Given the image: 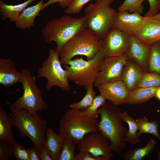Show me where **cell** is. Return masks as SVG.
<instances>
[{"mask_svg":"<svg viewBox=\"0 0 160 160\" xmlns=\"http://www.w3.org/2000/svg\"><path fill=\"white\" fill-rule=\"evenodd\" d=\"M98 112L100 117L98 123L100 132L109 141L113 151L121 153L126 148L124 140L128 130L120 117L121 112L109 102L101 106Z\"/></svg>","mask_w":160,"mask_h":160,"instance_id":"obj_1","label":"cell"},{"mask_svg":"<svg viewBox=\"0 0 160 160\" xmlns=\"http://www.w3.org/2000/svg\"><path fill=\"white\" fill-rule=\"evenodd\" d=\"M8 105L11 113L12 126L17 128L22 136L29 138L33 146L39 150L45 141L47 128V121L42 119L41 115L38 113L32 114L24 108Z\"/></svg>","mask_w":160,"mask_h":160,"instance_id":"obj_2","label":"cell"},{"mask_svg":"<svg viewBox=\"0 0 160 160\" xmlns=\"http://www.w3.org/2000/svg\"><path fill=\"white\" fill-rule=\"evenodd\" d=\"M86 28L84 16L75 18L64 15L49 21L41 31L44 41L55 42L56 49L59 52L68 41Z\"/></svg>","mask_w":160,"mask_h":160,"instance_id":"obj_3","label":"cell"},{"mask_svg":"<svg viewBox=\"0 0 160 160\" xmlns=\"http://www.w3.org/2000/svg\"><path fill=\"white\" fill-rule=\"evenodd\" d=\"M102 48L101 39L86 28L68 41L59 52L62 64L78 55L85 56L87 60L93 58Z\"/></svg>","mask_w":160,"mask_h":160,"instance_id":"obj_4","label":"cell"},{"mask_svg":"<svg viewBox=\"0 0 160 160\" xmlns=\"http://www.w3.org/2000/svg\"><path fill=\"white\" fill-rule=\"evenodd\" d=\"M98 122L97 119L84 115L80 110L70 108L65 112L59 121L58 130L78 144L87 134L100 132Z\"/></svg>","mask_w":160,"mask_h":160,"instance_id":"obj_5","label":"cell"},{"mask_svg":"<svg viewBox=\"0 0 160 160\" xmlns=\"http://www.w3.org/2000/svg\"><path fill=\"white\" fill-rule=\"evenodd\" d=\"M114 0H97L84 10L86 28L102 39L112 27L117 12L110 5Z\"/></svg>","mask_w":160,"mask_h":160,"instance_id":"obj_6","label":"cell"},{"mask_svg":"<svg viewBox=\"0 0 160 160\" xmlns=\"http://www.w3.org/2000/svg\"><path fill=\"white\" fill-rule=\"evenodd\" d=\"M105 57L102 48L92 59L85 60L82 57L71 60L63 65L68 73L69 80L78 85L87 87L94 84L101 64Z\"/></svg>","mask_w":160,"mask_h":160,"instance_id":"obj_7","label":"cell"},{"mask_svg":"<svg viewBox=\"0 0 160 160\" xmlns=\"http://www.w3.org/2000/svg\"><path fill=\"white\" fill-rule=\"evenodd\" d=\"M21 73L22 95L14 103L7 101V104L24 108L33 114L38 113L40 111L47 109L48 106L42 98V92L37 85L36 77L31 75L28 68H23Z\"/></svg>","mask_w":160,"mask_h":160,"instance_id":"obj_8","label":"cell"},{"mask_svg":"<svg viewBox=\"0 0 160 160\" xmlns=\"http://www.w3.org/2000/svg\"><path fill=\"white\" fill-rule=\"evenodd\" d=\"M59 52L56 49L50 48L48 57L43 61L42 67L37 71L38 78H44L47 80V90H50L54 86L65 91L71 90L68 73L63 68Z\"/></svg>","mask_w":160,"mask_h":160,"instance_id":"obj_9","label":"cell"},{"mask_svg":"<svg viewBox=\"0 0 160 160\" xmlns=\"http://www.w3.org/2000/svg\"><path fill=\"white\" fill-rule=\"evenodd\" d=\"M128 59L125 53L117 56L105 57L100 66L94 84L95 87L121 80L123 68Z\"/></svg>","mask_w":160,"mask_h":160,"instance_id":"obj_10","label":"cell"},{"mask_svg":"<svg viewBox=\"0 0 160 160\" xmlns=\"http://www.w3.org/2000/svg\"><path fill=\"white\" fill-rule=\"evenodd\" d=\"M109 141L100 132L86 135L79 142V151L90 153L101 160H110L113 154Z\"/></svg>","mask_w":160,"mask_h":160,"instance_id":"obj_11","label":"cell"},{"mask_svg":"<svg viewBox=\"0 0 160 160\" xmlns=\"http://www.w3.org/2000/svg\"><path fill=\"white\" fill-rule=\"evenodd\" d=\"M130 36L112 27L101 39L105 57L121 55L128 49Z\"/></svg>","mask_w":160,"mask_h":160,"instance_id":"obj_12","label":"cell"},{"mask_svg":"<svg viewBox=\"0 0 160 160\" xmlns=\"http://www.w3.org/2000/svg\"><path fill=\"white\" fill-rule=\"evenodd\" d=\"M97 87L99 94L114 105L127 103L129 91L122 80L103 84Z\"/></svg>","mask_w":160,"mask_h":160,"instance_id":"obj_13","label":"cell"},{"mask_svg":"<svg viewBox=\"0 0 160 160\" xmlns=\"http://www.w3.org/2000/svg\"><path fill=\"white\" fill-rule=\"evenodd\" d=\"M134 35L140 41L146 45H151L160 41V21L153 17L144 16Z\"/></svg>","mask_w":160,"mask_h":160,"instance_id":"obj_14","label":"cell"},{"mask_svg":"<svg viewBox=\"0 0 160 160\" xmlns=\"http://www.w3.org/2000/svg\"><path fill=\"white\" fill-rule=\"evenodd\" d=\"M143 17L137 12L129 13L127 11H119L112 27L129 35H135Z\"/></svg>","mask_w":160,"mask_h":160,"instance_id":"obj_15","label":"cell"},{"mask_svg":"<svg viewBox=\"0 0 160 160\" xmlns=\"http://www.w3.org/2000/svg\"><path fill=\"white\" fill-rule=\"evenodd\" d=\"M151 45L144 44L134 35L130 36V44L125 53L129 59L132 60L141 68L144 72L148 70V59Z\"/></svg>","mask_w":160,"mask_h":160,"instance_id":"obj_16","label":"cell"},{"mask_svg":"<svg viewBox=\"0 0 160 160\" xmlns=\"http://www.w3.org/2000/svg\"><path fill=\"white\" fill-rule=\"evenodd\" d=\"M21 73L11 58H0V84L7 88L21 83Z\"/></svg>","mask_w":160,"mask_h":160,"instance_id":"obj_17","label":"cell"},{"mask_svg":"<svg viewBox=\"0 0 160 160\" xmlns=\"http://www.w3.org/2000/svg\"><path fill=\"white\" fill-rule=\"evenodd\" d=\"M144 73L135 61L128 60L123 68L121 80L129 92L137 88Z\"/></svg>","mask_w":160,"mask_h":160,"instance_id":"obj_18","label":"cell"},{"mask_svg":"<svg viewBox=\"0 0 160 160\" xmlns=\"http://www.w3.org/2000/svg\"><path fill=\"white\" fill-rule=\"evenodd\" d=\"M44 0H41L35 5L27 7L20 13L15 22L17 28L30 29L34 26L35 19L42 10Z\"/></svg>","mask_w":160,"mask_h":160,"instance_id":"obj_19","label":"cell"},{"mask_svg":"<svg viewBox=\"0 0 160 160\" xmlns=\"http://www.w3.org/2000/svg\"><path fill=\"white\" fill-rule=\"evenodd\" d=\"M64 137L61 133H56L51 128H47L44 145L52 156L53 160L59 159Z\"/></svg>","mask_w":160,"mask_h":160,"instance_id":"obj_20","label":"cell"},{"mask_svg":"<svg viewBox=\"0 0 160 160\" xmlns=\"http://www.w3.org/2000/svg\"><path fill=\"white\" fill-rule=\"evenodd\" d=\"M36 0H28L20 4L12 5L6 4L2 0L0 1L1 18L3 20L9 19L11 22H15L20 13L27 7L32 2Z\"/></svg>","mask_w":160,"mask_h":160,"instance_id":"obj_21","label":"cell"},{"mask_svg":"<svg viewBox=\"0 0 160 160\" xmlns=\"http://www.w3.org/2000/svg\"><path fill=\"white\" fill-rule=\"evenodd\" d=\"M159 87L137 88L129 92L127 103L138 105L148 102L155 97L156 91Z\"/></svg>","mask_w":160,"mask_h":160,"instance_id":"obj_22","label":"cell"},{"mask_svg":"<svg viewBox=\"0 0 160 160\" xmlns=\"http://www.w3.org/2000/svg\"><path fill=\"white\" fill-rule=\"evenodd\" d=\"M10 118L0 105V141L12 144L15 139L12 129Z\"/></svg>","mask_w":160,"mask_h":160,"instance_id":"obj_23","label":"cell"},{"mask_svg":"<svg viewBox=\"0 0 160 160\" xmlns=\"http://www.w3.org/2000/svg\"><path fill=\"white\" fill-rule=\"evenodd\" d=\"M120 116L122 120L127 123L129 127V130L125 136V141L132 145L139 143L140 139L137 135L138 127L136 120L130 116L126 111L123 113L121 112Z\"/></svg>","mask_w":160,"mask_h":160,"instance_id":"obj_24","label":"cell"},{"mask_svg":"<svg viewBox=\"0 0 160 160\" xmlns=\"http://www.w3.org/2000/svg\"><path fill=\"white\" fill-rule=\"evenodd\" d=\"M156 145L154 140L151 138L144 147L136 148L127 151L124 154L123 158L125 160H142L151 153Z\"/></svg>","mask_w":160,"mask_h":160,"instance_id":"obj_25","label":"cell"},{"mask_svg":"<svg viewBox=\"0 0 160 160\" xmlns=\"http://www.w3.org/2000/svg\"><path fill=\"white\" fill-rule=\"evenodd\" d=\"M148 70L149 72L160 75V41L151 45Z\"/></svg>","mask_w":160,"mask_h":160,"instance_id":"obj_26","label":"cell"},{"mask_svg":"<svg viewBox=\"0 0 160 160\" xmlns=\"http://www.w3.org/2000/svg\"><path fill=\"white\" fill-rule=\"evenodd\" d=\"M135 120L138 127L137 133L138 136L140 137L143 133H150L155 136L160 140L157 121H148L145 116Z\"/></svg>","mask_w":160,"mask_h":160,"instance_id":"obj_27","label":"cell"},{"mask_svg":"<svg viewBox=\"0 0 160 160\" xmlns=\"http://www.w3.org/2000/svg\"><path fill=\"white\" fill-rule=\"evenodd\" d=\"M76 144L70 138L65 137L58 160H76Z\"/></svg>","mask_w":160,"mask_h":160,"instance_id":"obj_28","label":"cell"},{"mask_svg":"<svg viewBox=\"0 0 160 160\" xmlns=\"http://www.w3.org/2000/svg\"><path fill=\"white\" fill-rule=\"evenodd\" d=\"M93 84L89 86L87 88L86 94L83 98L79 102L73 103L70 105L71 108L84 110L89 107L92 103L96 93L93 89Z\"/></svg>","mask_w":160,"mask_h":160,"instance_id":"obj_29","label":"cell"},{"mask_svg":"<svg viewBox=\"0 0 160 160\" xmlns=\"http://www.w3.org/2000/svg\"><path fill=\"white\" fill-rule=\"evenodd\" d=\"M106 100L103 96L99 94L95 96L92 104L89 107L81 111L85 116L96 119L98 116V111L99 108L106 103Z\"/></svg>","mask_w":160,"mask_h":160,"instance_id":"obj_30","label":"cell"},{"mask_svg":"<svg viewBox=\"0 0 160 160\" xmlns=\"http://www.w3.org/2000/svg\"><path fill=\"white\" fill-rule=\"evenodd\" d=\"M160 87V75L153 73L145 72L137 88Z\"/></svg>","mask_w":160,"mask_h":160,"instance_id":"obj_31","label":"cell"},{"mask_svg":"<svg viewBox=\"0 0 160 160\" xmlns=\"http://www.w3.org/2000/svg\"><path fill=\"white\" fill-rule=\"evenodd\" d=\"M145 0H124L118 9L119 11H129L131 13L136 12L140 14L143 12L142 5Z\"/></svg>","mask_w":160,"mask_h":160,"instance_id":"obj_32","label":"cell"},{"mask_svg":"<svg viewBox=\"0 0 160 160\" xmlns=\"http://www.w3.org/2000/svg\"><path fill=\"white\" fill-rule=\"evenodd\" d=\"M12 153L17 160H29L28 149L19 144L15 140L12 144Z\"/></svg>","mask_w":160,"mask_h":160,"instance_id":"obj_33","label":"cell"},{"mask_svg":"<svg viewBox=\"0 0 160 160\" xmlns=\"http://www.w3.org/2000/svg\"><path fill=\"white\" fill-rule=\"evenodd\" d=\"M92 0H75L65 9L67 14H77L81 12L84 5Z\"/></svg>","mask_w":160,"mask_h":160,"instance_id":"obj_34","label":"cell"},{"mask_svg":"<svg viewBox=\"0 0 160 160\" xmlns=\"http://www.w3.org/2000/svg\"><path fill=\"white\" fill-rule=\"evenodd\" d=\"M12 154V144L0 142V160H9Z\"/></svg>","mask_w":160,"mask_h":160,"instance_id":"obj_35","label":"cell"},{"mask_svg":"<svg viewBox=\"0 0 160 160\" xmlns=\"http://www.w3.org/2000/svg\"><path fill=\"white\" fill-rule=\"evenodd\" d=\"M147 1L149 4L150 8L144 16H153L158 13L160 9V0H145Z\"/></svg>","mask_w":160,"mask_h":160,"instance_id":"obj_36","label":"cell"},{"mask_svg":"<svg viewBox=\"0 0 160 160\" xmlns=\"http://www.w3.org/2000/svg\"><path fill=\"white\" fill-rule=\"evenodd\" d=\"M75 0H48L44 3L42 10L49 5L55 3H58L60 6L63 8H67Z\"/></svg>","mask_w":160,"mask_h":160,"instance_id":"obj_37","label":"cell"},{"mask_svg":"<svg viewBox=\"0 0 160 160\" xmlns=\"http://www.w3.org/2000/svg\"><path fill=\"white\" fill-rule=\"evenodd\" d=\"M76 160H101L99 158L94 157L90 153L80 151L76 156Z\"/></svg>","mask_w":160,"mask_h":160,"instance_id":"obj_38","label":"cell"},{"mask_svg":"<svg viewBox=\"0 0 160 160\" xmlns=\"http://www.w3.org/2000/svg\"><path fill=\"white\" fill-rule=\"evenodd\" d=\"M29 160H41L39 149L33 146L28 149Z\"/></svg>","mask_w":160,"mask_h":160,"instance_id":"obj_39","label":"cell"},{"mask_svg":"<svg viewBox=\"0 0 160 160\" xmlns=\"http://www.w3.org/2000/svg\"><path fill=\"white\" fill-rule=\"evenodd\" d=\"M39 152L41 160H53L52 156L44 145L41 147Z\"/></svg>","mask_w":160,"mask_h":160,"instance_id":"obj_40","label":"cell"},{"mask_svg":"<svg viewBox=\"0 0 160 160\" xmlns=\"http://www.w3.org/2000/svg\"><path fill=\"white\" fill-rule=\"evenodd\" d=\"M155 97H156L160 100V87L156 91Z\"/></svg>","mask_w":160,"mask_h":160,"instance_id":"obj_41","label":"cell"},{"mask_svg":"<svg viewBox=\"0 0 160 160\" xmlns=\"http://www.w3.org/2000/svg\"><path fill=\"white\" fill-rule=\"evenodd\" d=\"M155 19L160 21V12L156 15L153 16Z\"/></svg>","mask_w":160,"mask_h":160,"instance_id":"obj_42","label":"cell"},{"mask_svg":"<svg viewBox=\"0 0 160 160\" xmlns=\"http://www.w3.org/2000/svg\"><path fill=\"white\" fill-rule=\"evenodd\" d=\"M158 159L159 160H160V152L158 154Z\"/></svg>","mask_w":160,"mask_h":160,"instance_id":"obj_43","label":"cell"}]
</instances>
